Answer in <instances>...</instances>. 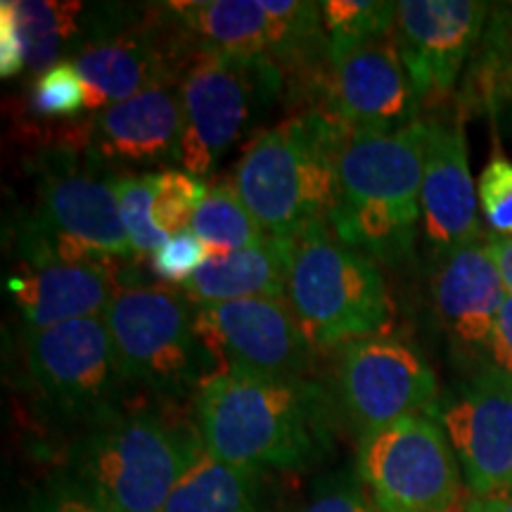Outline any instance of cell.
<instances>
[{"label": "cell", "mask_w": 512, "mask_h": 512, "mask_svg": "<svg viewBox=\"0 0 512 512\" xmlns=\"http://www.w3.org/2000/svg\"><path fill=\"white\" fill-rule=\"evenodd\" d=\"M195 427L211 458L261 472L304 470L332 448L335 411L309 377L211 375L195 392Z\"/></svg>", "instance_id": "1"}, {"label": "cell", "mask_w": 512, "mask_h": 512, "mask_svg": "<svg viewBox=\"0 0 512 512\" xmlns=\"http://www.w3.org/2000/svg\"><path fill=\"white\" fill-rule=\"evenodd\" d=\"M202 451L197 427L178 415L121 406L72 441L64 482L107 512H162Z\"/></svg>", "instance_id": "2"}, {"label": "cell", "mask_w": 512, "mask_h": 512, "mask_svg": "<svg viewBox=\"0 0 512 512\" xmlns=\"http://www.w3.org/2000/svg\"><path fill=\"white\" fill-rule=\"evenodd\" d=\"M427 121L389 133H349L337 159L330 226L370 259L394 264L411 254L422 216Z\"/></svg>", "instance_id": "3"}, {"label": "cell", "mask_w": 512, "mask_h": 512, "mask_svg": "<svg viewBox=\"0 0 512 512\" xmlns=\"http://www.w3.org/2000/svg\"><path fill=\"white\" fill-rule=\"evenodd\" d=\"M349 131L323 110L302 112L249 140L233 185L271 238L297 240L330 221L337 159Z\"/></svg>", "instance_id": "4"}, {"label": "cell", "mask_w": 512, "mask_h": 512, "mask_svg": "<svg viewBox=\"0 0 512 512\" xmlns=\"http://www.w3.org/2000/svg\"><path fill=\"white\" fill-rule=\"evenodd\" d=\"M287 304L313 344L373 337L392 316L377 261L318 223L294 240Z\"/></svg>", "instance_id": "5"}, {"label": "cell", "mask_w": 512, "mask_h": 512, "mask_svg": "<svg viewBox=\"0 0 512 512\" xmlns=\"http://www.w3.org/2000/svg\"><path fill=\"white\" fill-rule=\"evenodd\" d=\"M285 91V67L268 55L197 53L181 79L183 171L204 178L252 136Z\"/></svg>", "instance_id": "6"}, {"label": "cell", "mask_w": 512, "mask_h": 512, "mask_svg": "<svg viewBox=\"0 0 512 512\" xmlns=\"http://www.w3.org/2000/svg\"><path fill=\"white\" fill-rule=\"evenodd\" d=\"M83 166L72 152L48 157L36 181L34 209L19 223L22 264L138 259L121 223L114 178Z\"/></svg>", "instance_id": "7"}, {"label": "cell", "mask_w": 512, "mask_h": 512, "mask_svg": "<svg viewBox=\"0 0 512 512\" xmlns=\"http://www.w3.org/2000/svg\"><path fill=\"white\" fill-rule=\"evenodd\" d=\"M197 306L171 287H128L102 313L131 389L181 396L214 375L195 325Z\"/></svg>", "instance_id": "8"}, {"label": "cell", "mask_w": 512, "mask_h": 512, "mask_svg": "<svg viewBox=\"0 0 512 512\" xmlns=\"http://www.w3.org/2000/svg\"><path fill=\"white\" fill-rule=\"evenodd\" d=\"M356 475L380 512H456L463 498L458 458L430 413L363 437Z\"/></svg>", "instance_id": "9"}, {"label": "cell", "mask_w": 512, "mask_h": 512, "mask_svg": "<svg viewBox=\"0 0 512 512\" xmlns=\"http://www.w3.org/2000/svg\"><path fill=\"white\" fill-rule=\"evenodd\" d=\"M162 12L195 53L268 55L280 64L328 55L320 3L309 0H183Z\"/></svg>", "instance_id": "10"}, {"label": "cell", "mask_w": 512, "mask_h": 512, "mask_svg": "<svg viewBox=\"0 0 512 512\" xmlns=\"http://www.w3.org/2000/svg\"><path fill=\"white\" fill-rule=\"evenodd\" d=\"M24 363L48 408L86 425L119 411L131 389L102 316L24 332Z\"/></svg>", "instance_id": "11"}, {"label": "cell", "mask_w": 512, "mask_h": 512, "mask_svg": "<svg viewBox=\"0 0 512 512\" xmlns=\"http://www.w3.org/2000/svg\"><path fill=\"white\" fill-rule=\"evenodd\" d=\"M197 337L214 375L299 380L313 363L316 344L285 299H235L197 306Z\"/></svg>", "instance_id": "12"}, {"label": "cell", "mask_w": 512, "mask_h": 512, "mask_svg": "<svg viewBox=\"0 0 512 512\" xmlns=\"http://www.w3.org/2000/svg\"><path fill=\"white\" fill-rule=\"evenodd\" d=\"M437 375L408 344L389 337L349 342L339 361V401L358 437L434 411Z\"/></svg>", "instance_id": "13"}, {"label": "cell", "mask_w": 512, "mask_h": 512, "mask_svg": "<svg viewBox=\"0 0 512 512\" xmlns=\"http://www.w3.org/2000/svg\"><path fill=\"white\" fill-rule=\"evenodd\" d=\"M195 55L159 5L145 27L102 34L69 62L86 86L88 110L100 112L147 88L178 83Z\"/></svg>", "instance_id": "14"}, {"label": "cell", "mask_w": 512, "mask_h": 512, "mask_svg": "<svg viewBox=\"0 0 512 512\" xmlns=\"http://www.w3.org/2000/svg\"><path fill=\"white\" fill-rule=\"evenodd\" d=\"M489 5L479 0L396 3L394 43L420 105H439L456 91L465 62L482 41Z\"/></svg>", "instance_id": "15"}, {"label": "cell", "mask_w": 512, "mask_h": 512, "mask_svg": "<svg viewBox=\"0 0 512 512\" xmlns=\"http://www.w3.org/2000/svg\"><path fill=\"white\" fill-rule=\"evenodd\" d=\"M475 498L508 494L512 486V377L491 368L472 377L437 411Z\"/></svg>", "instance_id": "16"}, {"label": "cell", "mask_w": 512, "mask_h": 512, "mask_svg": "<svg viewBox=\"0 0 512 512\" xmlns=\"http://www.w3.org/2000/svg\"><path fill=\"white\" fill-rule=\"evenodd\" d=\"M325 112L349 133H389L418 121L413 91L394 34L363 43L349 53L325 57Z\"/></svg>", "instance_id": "17"}, {"label": "cell", "mask_w": 512, "mask_h": 512, "mask_svg": "<svg viewBox=\"0 0 512 512\" xmlns=\"http://www.w3.org/2000/svg\"><path fill=\"white\" fill-rule=\"evenodd\" d=\"M79 138L95 166L178 164L183 140L181 81L147 88L93 112Z\"/></svg>", "instance_id": "18"}, {"label": "cell", "mask_w": 512, "mask_h": 512, "mask_svg": "<svg viewBox=\"0 0 512 512\" xmlns=\"http://www.w3.org/2000/svg\"><path fill=\"white\" fill-rule=\"evenodd\" d=\"M121 271L124 264L119 261H19L5 287L12 294L24 332H34L69 320L102 316L128 290L121 287Z\"/></svg>", "instance_id": "19"}, {"label": "cell", "mask_w": 512, "mask_h": 512, "mask_svg": "<svg viewBox=\"0 0 512 512\" xmlns=\"http://www.w3.org/2000/svg\"><path fill=\"white\" fill-rule=\"evenodd\" d=\"M425 174H422V226L427 240L441 252L484 238L479 226L477 185L470 174L463 126L427 121Z\"/></svg>", "instance_id": "20"}, {"label": "cell", "mask_w": 512, "mask_h": 512, "mask_svg": "<svg viewBox=\"0 0 512 512\" xmlns=\"http://www.w3.org/2000/svg\"><path fill=\"white\" fill-rule=\"evenodd\" d=\"M508 297L489 238L446 252L434 273V304L448 337L465 351L489 349L498 311Z\"/></svg>", "instance_id": "21"}, {"label": "cell", "mask_w": 512, "mask_h": 512, "mask_svg": "<svg viewBox=\"0 0 512 512\" xmlns=\"http://www.w3.org/2000/svg\"><path fill=\"white\" fill-rule=\"evenodd\" d=\"M294 240L268 238L240 252L209 256L183 283V294L195 306L235 299H287Z\"/></svg>", "instance_id": "22"}, {"label": "cell", "mask_w": 512, "mask_h": 512, "mask_svg": "<svg viewBox=\"0 0 512 512\" xmlns=\"http://www.w3.org/2000/svg\"><path fill=\"white\" fill-rule=\"evenodd\" d=\"M162 512H268V472L221 463L202 451Z\"/></svg>", "instance_id": "23"}, {"label": "cell", "mask_w": 512, "mask_h": 512, "mask_svg": "<svg viewBox=\"0 0 512 512\" xmlns=\"http://www.w3.org/2000/svg\"><path fill=\"white\" fill-rule=\"evenodd\" d=\"M15 22L24 48V60L31 72H46L62 62L64 48L83 34L79 19L86 15L81 3H55V0H3L0 5Z\"/></svg>", "instance_id": "24"}, {"label": "cell", "mask_w": 512, "mask_h": 512, "mask_svg": "<svg viewBox=\"0 0 512 512\" xmlns=\"http://www.w3.org/2000/svg\"><path fill=\"white\" fill-rule=\"evenodd\" d=\"M190 230L207 245L209 256L240 252L271 238L249 214L233 183L209 185L207 197L192 216Z\"/></svg>", "instance_id": "25"}, {"label": "cell", "mask_w": 512, "mask_h": 512, "mask_svg": "<svg viewBox=\"0 0 512 512\" xmlns=\"http://www.w3.org/2000/svg\"><path fill=\"white\" fill-rule=\"evenodd\" d=\"M328 55L349 53L363 43L394 34L396 3L384 0H328L320 3Z\"/></svg>", "instance_id": "26"}, {"label": "cell", "mask_w": 512, "mask_h": 512, "mask_svg": "<svg viewBox=\"0 0 512 512\" xmlns=\"http://www.w3.org/2000/svg\"><path fill=\"white\" fill-rule=\"evenodd\" d=\"M479 43L470 91L489 110H512V5L494 12Z\"/></svg>", "instance_id": "27"}, {"label": "cell", "mask_w": 512, "mask_h": 512, "mask_svg": "<svg viewBox=\"0 0 512 512\" xmlns=\"http://www.w3.org/2000/svg\"><path fill=\"white\" fill-rule=\"evenodd\" d=\"M114 190H117L119 214L124 223L128 242H131L136 256H155L164 242L171 238L157 226L155 214H152V202H155V174H124L114 178Z\"/></svg>", "instance_id": "28"}, {"label": "cell", "mask_w": 512, "mask_h": 512, "mask_svg": "<svg viewBox=\"0 0 512 512\" xmlns=\"http://www.w3.org/2000/svg\"><path fill=\"white\" fill-rule=\"evenodd\" d=\"M209 185L204 178H197L188 171H159L155 174V202H152V214H155L157 226L166 235L183 233L190 228L192 216H195L200 202L207 197Z\"/></svg>", "instance_id": "29"}, {"label": "cell", "mask_w": 512, "mask_h": 512, "mask_svg": "<svg viewBox=\"0 0 512 512\" xmlns=\"http://www.w3.org/2000/svg\"><path fill=\"white\" fill-rule=\"evenodd\" d=\"M29 105L43 117H74L81 110H88L86 86L74 64L62 60L38 76L31 88Z\"/></svg>", "instance_id": "30"}, {"label": "cell", "mask_w": 512, "mask_h": 512, "mask_svg": "<svg viewBox=\"0 0 512 512\" xmlns=\"http://www.w3.org/2000/svg\"><path fill=\"white\" fill-rule=\"evenodd\" d=\"M479 211L496 230V235L512 238V162L494 155L477 178Z\"/></svg>", "instance_id": "31"}, {"label": "cell", "mask_w": 512, "mask_h": 512, "mask_svg": "<svg viewBox=\"0 0 512 512\" xmlns=\"http://www.w3.org/2000/svg\"><path fill=\"white\" fill-rule=\"evenodd\" d=\"M150 259L152 271H155L159 278L169 280V283L183 285L188 283L197 268L209 259V249L188 228L183 230V233L171 235V238L164 242V247L159 249L155 256H150Z\"/></svg>", "instance_id": "32"}, {"label": "cell", "mask_w": 512, "mask_h": 512, "mask_svg": "<svg viewBox=\"0 0 512 512\" xmlns=\"http://www.w3.org/2000/svg\"><path fill=\"white\" fill-rule=\"evenodd\" d=\"M297 512H380L370 501L358 475H332L318 484L313 496Z\"/></svg>", "instance_id": "33"}, {"label": "cell", "mask_w": 512, "mask_h": 512, "mask_svg": "<svg viewBox=\"0 0 512 512\" xmlns=\"http://www.w3.org/2000/svg\"><path fill=\"white\" fill-rule=\"evenodd\" d=\"M31 512H107L98 503L72 489L67 482L53 484L31 505Z\"/></svg>", "instance_id": "34"}, {"label": "cell", "mask_w": 512, "mask_h": 512, "mask_svg": "<svg viewBox=\"0 0 512 512\" xmlns=\"http://www.w3.org/2000/svg\"><path fill=\"white\" fill-rule=\"evenodd\" d=\"M489 354L494 358L496 368L512 377V297L508 294L498 311L494 332H491Z\"/></svg>", "instance_id": "35"}, {"label": "cell", "mask_w": 512, "mask_h": 512, "mask_svg": "<svg viewBox=\"0 0 512 512\" xmlns=\"http://www.w3.org/2000/svg\"><path fill=\"white\" fill-rule=\"evenodd\" d=\"M22 69H27L22 41H19L12 17L0 8V74L8 79V76H15Z\"/></svg>", "instance_id": "36"}, {"label": "cell", "mask_w": 512, "mask_h": 512, "mask_svg": "<svg viewBox=\"0 0 512 512\" xmlns=\"http://www.w3.org/2000/svg\"><path fill=\"white\" fill-rule=\"evenodd\" d=\"M489 249L496 261L498 273H501L505 292L512 297V238H508V235H491Z\"/></svg>", "instance_id": "37"}, {"label": "cell", "mask_w": 512, "mask_h": 512, "mask_svg": "<svg viewBox=\"0 0 512 512\" xmlns=\"http://www.w3.org/2000/svg\"><path fill=\"white\" fill-rule=\"evenodd\" d=\"M463 512H512V494L475 498L463 505Z\"/></svg>", "instance_id": "38"}, {"label": "cell", "mask_w": 512, "mask_h": 512, "mask_svg": "<svg viewBox=\"0 0 512 512\" xmlns=\"http://www.w3.org/2000/svg\"><path fill=\"white\" fill-rule=\"evenodd\" d=\"M508 494H512V486H510V491H508Z\"/></svg>", "instance_id": "39"}]
</instances>
